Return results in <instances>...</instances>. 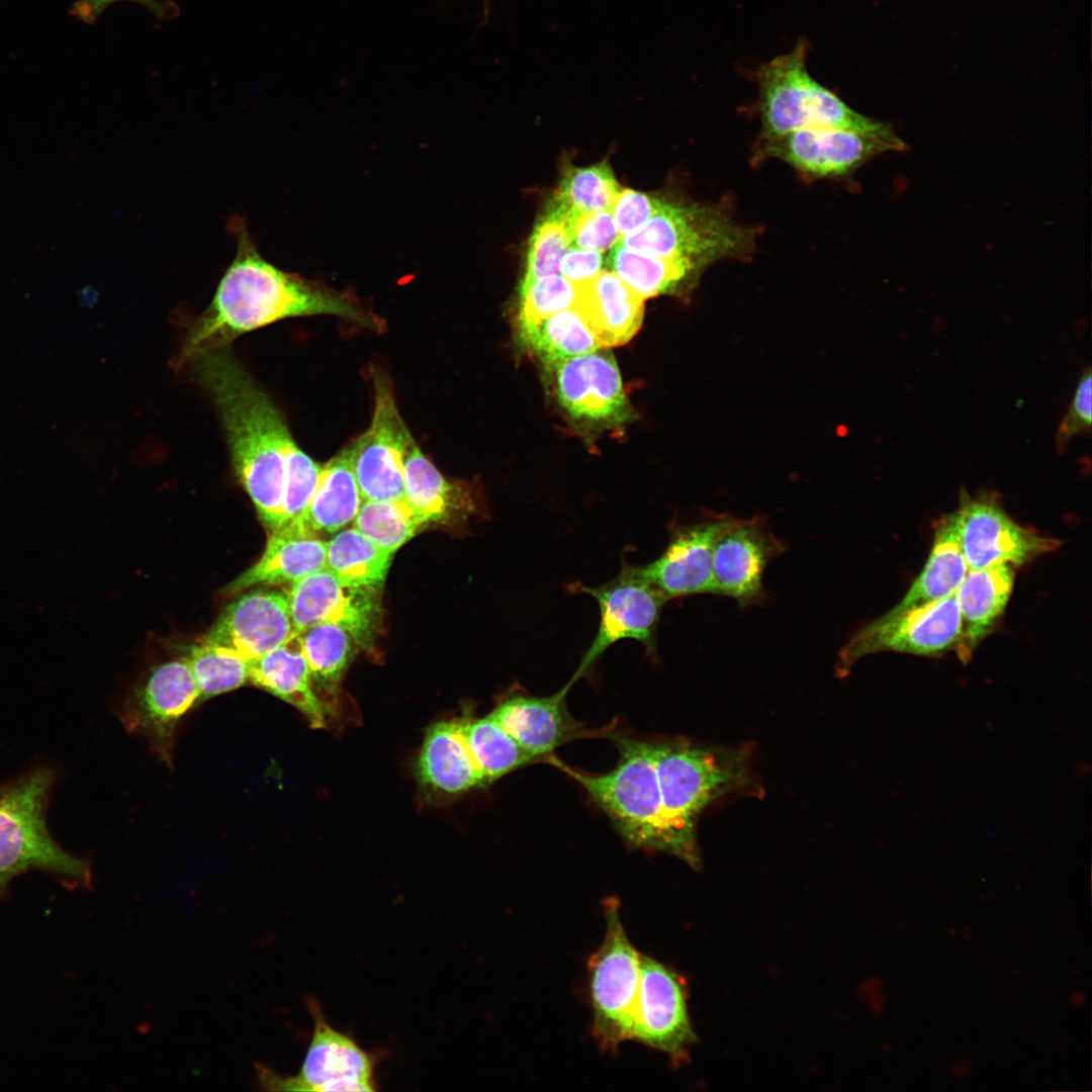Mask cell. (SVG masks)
I'll return each instance as SVG.
<instances>
[{
	"mask_svg": "<svg viewBox=\"0 0 1092 1092\" xmlns=\"http://www.w3.org/2000/svg\"><path fill=\"white\" fill-rule=\"evenodd\" d=\"M392 555L357 529H345L327 542L326 568L347 583L380 588Z\"/></svg>",
	"mask_w": 1092,
	"mask_h": 1092,
	"instance_id": "34",
	"label": "cell"
},
{
	"mask_svg": "<svg viewBox=\"0 0 1092 1092\" xmlns=\"http://www.w3.org/2000/svg\"><path fill=\"white\" fill-rule=\"evenodd\" d=\"M228 229L236 237V255L210 304L188 327L179 365L229 347L246 333L289 317L329 314L377 328L374 316L349 294L283 271L267 261L242 216H233Z\"/></svg>",
	"mask_w": 1092,
	"mask_h": 1092,
	"instance_id": "1",
	"label": "cell"
},
{
	"mask_svg": "<svg viewBox=\"0 0 1092 1092\" xmlns=\"http://www.w3.org/2000/svg\"><path fill=\"white\" fill-rule=\"evenodd\" d=\"M559 404L574 420L600 426L623 423L630 405L618 364L604 347L548 367Z\"/></svg>",
	"mask_w": 1092,
	"mask_h": 1092,
	"instance_id": "18",
	"label": "cell"
},
{
	"mask_svg": "<svg viewBox=\"0 0 1092 1092\" xmlns=\"http://www.w3.org/2000/svg\"><path fill=\"white\" fill-rule=\"evenodd\" d=\"M968 571L957 513L936 526L928 559L903 599L887 615H896L953 595Z\"/></svg>",
	"mask_w": 1092,
	"mask_h": 1092,
	"instance_id": "29",
	"label": "cell"
},
{
	"mask_svg": "<svg viewBox=\"0 0 1092 1092\" xmlns=\"http://www.w3.org/2000/svg\"><path fill=\"white\" fill-rule=\"evenodd\" d=\"M660 199L632 189L620 190L611 207L620 236L640 230L657 211Z\"/></svg>",
	"mask_w": 1092,
	"mask_h": 1092,
	"instance_id": "44",
	"label": "cell"
},
{
	"mask_svg": "<svg viewBox=\"0 0 1092 1092\" xmlns=\"http://www.w3.org/2000/svg\"><path fill=\"white\" fill-rule=\"evenodd\" d=\"M380 588L347 583L327 568L291 584L287 594L294 635L320 624L347 630L370 648L380 621Z\"/></svg>",
	"mask_w": 1092,
	"mask_h": 1092,
	"instance_id": "15",
	"label": "cell"
},
{
	"mask_svg": "<svg viewBox=\"0 0 1092 1092\" xmlns=\"http://www.w3.org/2000/svg\"><path fill=\"white\" fill-rule=\"evenodd\" d=\"M613 739L620 758L607 774L576 770L550 754L543 759L579 783L631 845L679 858V847L662 805L653 742L618 735Z\"/></svg>",
	"mask_w": 1092,
	"mask_h": 1092,
	"instance_id": "4",
	"label": "cell"
},
{
	"mask_svg": "<svg viewBox=\"0 0 1092 1092\" xmlns=\"http://www.w3.org/2000/svg\"><path fill=\"white\" fill-rule=\"evenodd\" d=\"M52 770L35 768L0 787V876L46 870L75 882H91L89 863L66 852L51 836L46 809Z\"/></svg>",
	"mask_w": 1092,
	"mask_h": 1092,
	"instance_id": "7",
	"label": "cell"
},
{
	"mask_svg": "<svg viewBox=\"0 0 1092 1092\" xmlns=\"http://www.w3.org/2000/svg\"><path fill=\"white\" fill-rule=\"evenodd\" d=\"M601 252L574 248L568 250L560 261L559 273L575 284H581L602 272Z\"/></svg>",
	"mask_w": 1092,
	"mask_h": 1092,
	"instance_id": "45",
	"label": "cell"
},
{
	"mask_svg": "<svg viewBox=\"0 0 1092 1092\" xmlns=\"http://www.w3.org/2000/svg\"><path fill=\"white\" fill-rule=\"evenodd\" d=\"M952 1073L957 1076L965 1075L968 1072V1066L965 1062H959L952 1067Z\"/></svg>",
	"mask_w": 1092,
	"mask_h": 1092,
	"instance_id": "48",
	"label": "cell"
},
{
	"mask_svg": "<svg viewBox=\"0 0 1092 1092\" xmlns=\"http://www.w3.org/2000/svg\"><path fill=\"white\" fill-rule=\"evenodd\" d=\"M306 1004L313 1030L300 1071L294 1076L282 1077L259 1065L257 1080L260 1086L272 1091H375L376 1055L334 1028L314 999L308 998Z\"/></svg>",
	"mask_w": 1092,
	"mask_h": 1092,
	"instance_id": "11",
	"label": "cell"
},
{
	"mask_svg": "<svg viewBox=\"0 0 1092 1092\" xmlns=\"http://www.w3.org/2000/svg\"><path fill=\"white\" fill-rule=\"evenodd\" d=\"M117 1L140 4L161 20L170 18L177 11V7L171 2L160 0H78L74 3L71 13L84 22L93 23L110 4Z\"/></svg>",
	"mask_w": 1092,
	"mask_h": 1092,
	"instance_id": "46",
	"label": "cell"
},
{
	"mask_svg": "<svg viewBox=\"0 0 1092 1092\" xmlns=\"http://www.w3.org/2000/svg\"><path fill=\"white\" fill-rule=\"evenodd\" d=\"M321 471L322 465L294 443L288 456L280 528L303 516L316 489Z\"/></svg>",
	"mask_w": 1092,
	"mask_h": 1092,
	"instance_id": "41",
	"label": "cell"
},
{
	"mask_svg": "<svg viewBox=\"0 0 1092 1092\" xmlns=\"http://www.w3.org/2000/svg\"><path fill=\"white\" fill-rule=\"evenodd\" d=\"M519 331L525 346L547 367L602 348L574 306L538 321L519 323Z\"/></svg>",
	"mask_w": 1092,
	"mask_h": 1092,
	"instance_id": "32",
	"label": "cell"
},
{
	"mask_svg": "<svg viewBox=\"0 0 1092 1092\" xmlns=\"http://www.w3.org/2000/svg\"><path fill=\"white\" fill-rule=\"evenodd\" d=\"M578 285L561 274H552L521 285L519 323L533 322L572 307Z\"/></svg>",
	"mask_w": 1092,
	"mask_h": 1092,
	"instance_id": "40",
	"label": "cell"
},
{
	"mask_svg": "<svg viewBox=\"0 0 1092 1092\" xmlns=\"http://www.w3.org/2000/svg\"><path fill=\"white\" fill-rule=\"evenodd\" d=\"M730 516H712L673 528L663 552L640 565L644 576L668 601L699 594H717L712 555L719 534L733 521Z\"/></svg>",
	"mask_w": 1092,
	"mask_h": 1092,
	"instance_id": "20",
	"label": "cell"
},
{
	"mask_svg": "<svg viewBox=\"0 0 1092 1092\" xmlns=\"http://www.w3.org/2000/svg\"><path fill=\"white\" fill-rule=\"evenodd\" d=\"M571 220L555 208L535 228L531 237L527 269L521 285L558 274L560 261L571 245Z\"/></svg>",
	"mask_w": 1092,
	"mask_h": 1092,
	"instance_id": "39",
	"label": "cell"
},
{
	"mask_svg": "<svg viewBox=\"0 0 1092 1092\" xmlns=\"http://www.w3.org/2000/svg\"><path fill=\"white\" fill-rule=\"evenodd\" d=\"M1092 371L1085 367L1079 378L1073 398L1056 433L1055 443L1059 453H1065L1077 435L1090 433L1092 423Z\"/></svg>",
	"mask_w": 1092,
	"mask_h": 1092,
	"instance_id": "42",
	"label": "cell"
},
{
	"mask_svg": "<svg viewBox=\"0 0 1092 1092\" xmlns=\"http://www.w3.org/2000/svg\"><path fill=\"white\" fill-rule=\"evenodd\" d=\"M968 569L1010 563L1016 567L1058 549V539L1016 523L994 492L971 496L961 492L956 511Z\"/></svg>",
	"mask_w": 1092,
	"mask_h": 1092,
	"instance_id": "13",
	"label": "cell"
},
{
	"mask_svg": "<svg viewBox=\"0 0 1092 1092\" xmlns=\"http://www.w3.org/2000/svg\"><path fill=\"white\" fill-rule=\"evenodd\" d=\"M632 1040L668 1056L674 1065L689 1059L697 1041L685 980L671 968L641 954V980Z\"/></svg>",
	"mask_w": 1092,
	"mask_h": 1092,
	"instance_id": "16",
	"label": "cell"
},
{
	"mask_svg": "<svg viewBox=\"0 0 1092 1092\" xmlns=\"http://www.w3.org/2000/svg\"><path fill=\"white\" fill-rule=\"evenodd\" d=\"M8 881H9V879H8V878L0 876V890H1V889H2L3 887H4V885H5V884H6V883H7Z\"/></svg>",
	"mask_w": 1092,
	"mask_h": 1092,
	"instance_id": "49",
	"label": "cell"
},
{
	"mask_svg": "<svg viewBox=\"0 0 1092 1092\" xmlns=\"http://www.w3.org/2000/svg\"><path fill=\"white\" fill-rule=\"evenodd\" d=\"M786 549V542L771 531L765 518H734L713 548L717 594L734 599L741 607L761 604L766 600L764 569Z\"/></svg>",
	"mask_w": 1092,
	"mask_h": 1092,
	"instance_id": "17",
	"label": "cell"
},
{
	"mask_svg": "<svg viewBox=\"0 0 1092 1092\" xmlns=\"http://www.w3.org/2000/svg\"><path fill=\"white\" fill-rule=\"evenodd\" d=\"M578 285L573 305L604 348L629 342L643 321V300L612 271H602Z\"/></svg>",
	"mask_w": 1092,
	"mask_h": 1092,
	"instance_id": "26",
	"label": "cell"
},
{
	"mask_svg": "<svg viewBox=\"0 0 1092 1092\" xmlns=\"http://www.w3.org/2000/svg\"><path fill=\"white\" fill-rule=\"evenodd\" d=\"M756 235L753 228L737 221L722 203L660 199L652 217L620 243L637 251L689 261L706 270L721 260L750 258Z\"/></svg>",
	"mask_w": 1092,
	"mask_h": 1092,
	"instance_id": "6",
	"label": "cell"
},
{
	"mask_svg": "<svg viewBox=\"0 0 1092 1092\" xmlns=\"http://www.w3.org/2000/svg\"><path fill=\"white\" fill-rule=\"evenodd\" d=\"M664 812L679 859L701 867L696 823L714 801L732 793L761 794L745 749L696 744L676 738L652 741Z\"/></svg>",
	"mask_w": 1092,
	"mask_h": 1092,
	"instance_id": "3",
	"label": "cell"
},
{
	"mask_svg": "<svg viewBox=\"0 0 1092 1092\" xmlns=\"http://www.w3.org/2000/svg\"><path fill=\"white\" fill-rule=\"evenodd\" d=\"M1016 566L997 564L968 569L954 593L961 617L956 653L968 662L979 644L994 630L1012 594Z\"/></svg>",
	"mask_w": 1092,
	"mask_h": 1092,
	"instance_id": "24",
	"label": "cell"
},
{
	"mask_svg": "<svg viewBox=\"0 0 1092 1092\" xmlns=\"http://www.w3.org/2000/svg\"><path fill=\"white\" fill-rule=\"evenodd\" d=\"M961 638V617L954 594L896 615L884 614L858 630L840 649L839 676L864 656L893 651L937 656L956 650Z\"/></svg>",
	"mask_w": 1092,
	"mask_h": 1092,
	"instance_id": "12",
	"label": "cell"
},
{
	"mask_svg": "<svg viewBox=\"0 0 1092 1092\" xmlns=\"http://www.w3.org/2000/svg\"><path fill=\"white\" fill-rule=\"evenodd\" d=\"M403 492L404 500L427 523L444 519L459 495L415 441L403 462Z\"/></svg>",
	"mask_w": 1092,
	"mask_h": 1092,
	"instance_id": "35",
	"label": "cell"
},
{
	"mask_svg": "<svg viewBox=\"0 0 1092 1092\" xmlns=\"http://www.w3.org/2000/svg\"><path fill=\"white\" fill-rule=\"evenodd\" d=\"M374 410L368 429L351 448L353 470L364 500L404 499L403 462L415 441L387 379L374 377Z\"/></svg>",
	"mask_w": 1092,
	"mask_h": 1092,
	"instance_id": "14",
	"label": "cell"
},
{
	"mask_svg": "<svg viewBox=\"0 0 1092 1092\" xmlns=\"http://www.w3.org/2000/svg\"><path fill=\"white\" fill-rule=\"evenodd\" d=\"M186 658L200 699L236 690L249 680V662L230 648L202 641Z\"/></svg>",
	"mask_w": 1092,
	"mask_h": 1092,
	"instance_id": "38",
	"label": "cell"
},
{
	"mask_svg": "<svg viewBox=\"0 0 1092 1092\" xmlns=\"http://www.w3.org/2000/svg\"><path fill=\"white\" fill-rule=\"evenodd\" d=\"M249 680L301 712L313 728H324L327 707L316 696L297 635L249 663Z\"/></svg>",
	"mask_w": 1092,
	"mask_h": 1092,
	"instance_id": "27",
	"label": "cell"
},
{
	"mask_svg": "<svg viewBox=\"0 0 1092 1092\" xmlns=\"http://www.w3.org/2000/svg\"><path fill=\"white\" fill-rule=\"evenodd\" d=\"M619 910L616 900L604 906L605 938L587 961L592 1031L607 1052L632 1038L641 980V953L629 940Z\"/></svg>",
	"mask_w": 1092,
	"mask_h": 1092,
	"instance_id": "8",
	"label": "cell"
},
{
	"mask_svg": "<svg viewBox=\"0 0 1092 1092\" xmlns=\"http://www.w3.org/2000/svg\"><path fill=\"white\" fill-rule=\"evenodd\" d=\"M906 149L892 126L877 132L808 127L778 136H759L753 161L777 159L808 180L841 179L878 155Z\"/></svg>",
	"mask_w": 1092,
	"mask_h": 1092,
	"instance_id": "9",
	"label": "cell"
},
{
	"mask_svg": "<svg viewBox=\"0 0 1092 1092\" xmlns=\"http://www.w3.org/2000/svg\"><path fill=\"white\" fill-rule=\"evenodd\" d=\"M1084 1002H1085V996H1083L1082 993L1076 992L1070 998V1004L1075 1006V1007H1079V1006L1083 1005Z\"/></svg>",
	"mask_w": 1092,
	"mask_h": 1092,
	"instance_id": "47",
	"label": "cell"
},
{
	"mask_svg": "<svg viewBox=\"0 0 1092 1092\" xmlns=\"http://www.w3.org/2000/svg\"><path fill=\"white\" fill-rule=\"evenodd\" d=\"M809 44L801 39L753 72L758 87L760 136H778L808 127H839L877 132L891 124L853 110L807 70Z\"/></svg>",
	"mask_w": 1092,
	"mask_h": 1092,
	"instance_id": "5",
	"label": "cell"
},
{
	"mask_svg": "<svg viewBox=\"0 0 1092 1092\" xmlns=\"http://www.w3.org/2000/svg\"><path fill=\"white\" fill-rule=\"evenodd\" d=\"M470 754L487 785L537 757L525 750L489 714L459 718Z\"/></svg>",
	"mask_w": 1092,
	"mask_h": 1092,
	"instance_id": "33",
	"label": "cell"
},
{
	"mask_svg": "<svg viewBox=\"0 0 1092 1092\" xmlns=\"http://www.w3.org/2000/svg\"><path fill=\"white\" fill-rule=\"evenodd\" d=\"M416 775L423 791L435 798H451L487 786L469 752L459 719L441 721L429 728Z\"/></svg>",
	"mask_w": 1092,
	"mask_h": 1092,
	"instance_id": "23",
	"label": "cell"
},
{
	"mask_svg": "<svg viewBox=\"0 0 1092 1092\" xmlns=\"http://www.w3.org/2000/svg\"><path fill=\"white\" fill-rule=\"evenodd\" d=\"M571 244L577 248L604 252L613 247L620 234L611 210H601L577 216L570 228Z\"/></svg>",
	"mask_w": 1092,
	"mask_h": 1092,
	"instance_id": "43",
	"label": "cell"
},
{
	"mask_svg": "<svg viewBox=\"0 0 1092 1092\" xmlns=\"http://www.w3.org/2000/svg\"><path fill=\"white\" fill-rule=\"evenodd\" d=\"M294 636L287 595L265 587L241 594L203 641L230 648L249 663Z\"/></svg>",
	"mask_w": 1092,
	"mask_h": 1092,
	"instance_id": "21",
	"label": "cell"
},
{
	"mask_svg": "<svg viewBox=\"0 0 1092 1092\" xmlns=\"http://www.w3.org/2000/svg\"><path fill=\"white\" fill-rule=\"evenodd\" d=\"M354 528L383 549L394 553L426 524L404 499L364 500Z\"/></svg>",
	"mask_w": 1092,
	"mask_h": 1092,
	"instance_id": "37",
	"label": "cell"
},
{
	"mask_svg": "<svg viewBox=\"0 0 1092 1092\" xmlns=\"http://www.w3.org/2000/svg\"><path fill=\"white\" fill-rule=\"evenodd\" d=\"M199 699L187 658L172 660L152 671L125 705L121 721L128 731L144 735L154 753L170 764L178 722Z\"/></svg>",
	"mask_w": 1092,
	"mask_h": 1092,
	"instance_id": "19",
	"label": "cell"
},
{
	"mask_svg": "<svg viewBox=\"0 0 1092 1092\" xmlns=\"http://www.w3.org/2000/svg\"><path fill=\"white\" fill-rule=\"evenodd\" d=\"M570 687L567 684L546 697L515 689L503 697L489 715L525 750L541 760L581 730L566 707Z\"/></svg>",
	"mask_w": 1092,
	"mask_h": 1092,
	"instance_id": "22",
	"label": "cell"
},
{
	"mask_svg": "<svg viewBox=\"0 0 1092 1092\" xmlns=\"http://www.w3.org/2000/svg\"><path fill=\"white\" fill-rule=\"evenodd\" d=\"M189 362L217 410L237 478L265 527L278 530L288 456L295 443L282 413L229 347Z\"/></svg>",
	"mask_w": 1092,
	"mask_h": 1092,
	"instance_id": "2",
	"label": "cell"
},
{
	"mask_svg": "<svg viewBox=\"0 0 1092 1092\" xmlns=\"http://www.w3.org/2000/svg\"><path fill=\"white\" fill-rule=\"evenodd\" d=\"M362 503L348 446L322 465L316 489L305 513L286 526L312 535L333 534L354 521Z\"/></svg>",
	"mask_w": 1092,
	"mask_h": 1092,
	"instance_id": "28",
	"label": "cell"
},
{
	"mask_svg": "<svg viewBox=\"0 0 1092 1092\" xmlns=\"http://www.w3.org/2000/svg\"><path fill=\"white\" fill-rule=\"evenodd\" d=\"M619 192L608 163L574 167L562 180L554 208L574 220L582 214L610 210Z\"/></svg>",
	"mask_w": 1092,
	"mask_h": 1092,
	"instance_id": "36",
	"label": "cell"
},
{
	"mask_svg": "<svg viewBox=\"0 0 1092 1092\" xmlns=\"http://www.w3.org/2000/svg\"><path fill=\"white\" fill-rule=\"evenodd\" d=\"M327 542L317 535L285 526L271 532L266 548L251 567L221 589L235 596L259 584H293L326 569Z\"/></svg>",
	"mask_w": 1092,
	"mask_h": 1092,
	"instance_id": "25",
	"label": "cell"
},
{
	"mask_svg": "<svg viewBox=\"0 0 1092 1092\" xmlns=\"http://www.w3.org/2000/svg\"><path fill=\"white\" fill-rule=\"evenodd\" d=\"M297 636L314 692L331 716L337 715L340 682L357 643L347 630L329 623L313 625Z\"/></svg>",
	"mask_w": 1092,
	"mask_h": 1092,
	"instance_id": "31",
	"label": "cell"
},
{
	"mask_svg": "<svg viewBox=\"0 0 1092 1092\" xmlns=\"http://www.w3.org/2000/svg\"><path fill=\"white\" fill-rule=\"evenodd\" d=\"M612 272L642 299L665 293H689L705 269L685 260L664 258L618 244L609 257Z\"/></svg>",
	"mask_w": 1092,
	"mask_h": 1092,
	"instance_id": "30",
	"label": "cell"
},
{
	"mask_svg": "<svg viewBox=\"0 0 1092 1092\" xmlns=\"http://www.w3.org/2000/svg\"><path fill=\"white\" fill-rule=\"evenodd\" d=\"M572 590L593 597L599 606V627L569 680L572 686L585 675L615 643L632 639L640 642L649 656L656 655L657 629L667 600L644 576L639 566L624 563L609 581L588 586L573 583Z\"/></svg>",
	"mask_w": 1092,
	"mask_h": 1092,
	"instance_id": "10",
	"label": "cell"
}]
</instances>
